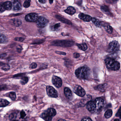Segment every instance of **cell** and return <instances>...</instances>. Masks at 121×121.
I'll use <instances>...</instances> for the list:
<instances>
[{"mask_svg":"<svg viewBox=\"0 0 121 121\" xmlns=\"http://www.w3.org/2000/svg\"><path fill=\"white\" fill-rule=\"evenodd\" d=\"M5 10H10L11 9L13 4L11 2L7 1L3 3Z\"/></svg>","mask_w":121,"mask_h":121,"instance_id":"d6986e66","label":"cell"},{"mask_svg":"<svg viewBox=\"0 0 121 121\" xmlns=\"http://www.w3.org/2000/svg\"><path fill=\"white\" fill-rule=\"evenodd\" d=\"M116 116L121 119V107L117 111V113L116 114Z\"/></svg>","mask_w":121,"mask_h":121,"instance_id":"e575fe53","label":"cell"},{"mask_svg":"<svg viewBox=\"0 0 121 121\" xmlns=\"http://www.w3.org/2000/svg\"><path fill=\"white\" fill-rule=\"evenodd\" d=\"M56 53L58 54L64 55H66V53H64V52H62V51H56Z\"/></svg>","mask_w":121,"mask_h":121,"instance_id":"b9f144b4","label":"cell"},{"mask_svg":"<svg viewBox=\"0 0 121 121\" xmlns=\"http://www.w3.org/2000/svg\"><path fill=\"white\" fill-rule=\"evenodd\" d=\"M101 9L102 11L107 14L110 13V11L108 7L106 6H103L101 7Z\"/></svg>","mask_w":121,"mask_h":121,"instance_id":"83f0119b","label":"cell"},{"mask_svg":"<svg viewBox=\"0 0 121 121\" xmlns=\"http://www.w3.org/2000/svg\"><path fill=\"white\" fill-rule=\"evenodd\" d=\"M120 45L117 41H114L110 43L108 47V51L110 53H115L119 50Z\"/></svg>","mask_w":121,"mask_h":121,"instance_id":"8992f818","label":"cell"},{"mask_svg":"<svg viewBox=\"0 0 121 121\" xmlns=\"http://www.w3.org/2000/svg\"><path fill=\"white\" fill-rule=\"evenodd\" d=\"M13 10L15 11H20L22 8L21 4L18 0H14L13 3Z\"/></svg>","mask_w":121,"mask_h":121,"instance_id":"7c38bea8","label":"cell"},{"mask_svg":"<svg viewBox=\"0 0 121 121\" xmlns=\"http://www.w3.org/2000/svg\"><path fill=\"white\" fill-rule=\"evenodd\" d=\"M73 57L75 58H78L80 57L79 54L77 53H74V54H73Z\"/></svg>","mask_w":121,"mask_h":121,"instance_id":"ab89813d","label":"cell"},{"mask_svg":"<svg viewBox=\"0 0 121 121\" xmlns=\"http://www.w3.org/2000/svg\"><path fill=\"white\" fill-rule=\"evenodd\" d=\"M91 21L96 26L98 27H101L103 26V25L102 22L100 21L98 19H96L95 18H92Z\"/></svg>","mask_w":121,"mask_h":121,"instance_id":"ac0fdd59","label":"cell"},{"mask_svg":"<svg viewBox=\"0 0 121 121\" xmlns=\"http://www.w3.org/2000/svg\"><path fill=\"white\" fill-rule=\"evenodd\" d=\"M75 74L77 77L81 79H89L91 73V70L87 66H84L77 69L75 71Z\"/></svg>","mask_w":121,"mask_h":121,"instance_id":"7a4b0ae2","label":"cell"},{"mask_svg":"<svg viewBox=\"0 0 121 121\" xmlns=\"http://www.w3.org/2000/svg\"><path fill=\"white\" fill-rule=\"evenodd\" d=\"M47 93L49 97L53 98H57L58 96V93L57 91L51 86H47L46 87Z\"/></svg>","mask_w":121,"mask_h":121,"instance_id":"52a82bcc","label":"cell"},{"mask_svg":"<svg viewBox=\"0 0 121 121\" xmlns=\"http://www.w3.org/2000/svg\"><path fill=\"white\" fill-rule=\"evenodd\" d=\"M44 42V40H36L35 42H34L33 44H40V43H42L43 42Z\"/></svg>","mask_w":121,"mask_h":121,"instance_id":"8d00e7d4","label":"cell"},{"mask_svg":"<svg viewBox=\"0 0 121 121\" xmlns=\"http://www.w3.org/2000/svg\"><path fill=\"white\" fill-rule=\"evenodd\" d=\"M5 10H6L5 8L3 3H0V13L4 12Z\"/></svg>","mask_w":121,"mask_h":121,"instance_id":"4dcf8cb0","label":"cell"},{"mask_svg":"<svg viewBox=\"0 0 121 121\" xmlns=\"http://www.w3.org/2000/svg\"><path fill=\"white\" fill-rule=\"evenodd\" d=\"M49 22V20L44 17H40L37 21V25L39 28H43L46 26Z\"/></svg>","mask_w":121,"mask_h":121,"instance_id":"9c48e42d","label":"cell"},{"mask_svg":"<svg viewBox=\"0 0 121 121\" xmlns=\"http://www.w3.org/2000/svg\"><path fill=\"white\" fill-rule=\"evenodd\" d=\"M9 102L7 100L3 99H0V107H4L8 106Z\"/></svg>","mask_w":121,"mask_h":121,"instance_id":"ffe728a7","label":"cell"},{"mask_svg":"<svg viewBox=\"0 0 121 121\" xmlns=\"http://www.w3.org/2000/svg\"><path fill=\"white\" fill-rule=\"evenodd\" d=\"M107 85L106 84H100L96 87L95 89L101 92H104L106 90Z\"/></svg>","mask_w":121,"mask_h":121,"instance_id":"9a60e30c","label":"cell"},{"mask_svg":"<svg viewBox=\"0 0 121 121\" xmlns=\"http://www.w3.org/2000/svg\"><path fill=\"white\" fill-rule=\"evenodd\" d=\"M60 23H58V24H56L53 26V31H55L57 30L59 27H60Z\"/></svg>","mask_w":121,"mask_h":121,"instance_id":"d6a6232c","label":"cell"},{"mask_svg":"<svg viewBox=\"0 0 121 121\" xmlns=\"http://www.w3.org/2000/svg\"><path fill=\"white\" fill-rule=\"evenodd\" d=\"M38 14L35 13H31L27 14L25 16V20L27 21L34 22L37 21L39 18Z\"/></svg>","mask_w":121,"mask_h":121,"instance_id":"30bf717a","label":"cell"},{"mask_svg":"<svg viewBox=\"0 0 121 121\" xmlns=\"http://www.w3.org/2000/svg\"><path fill=\"white\" fill-rule=\"evenodd\" d=\"M104 100L101 98H98L93 101H90L87 103L86 108L92 113H97L101 110L104 106Z\"/></svg>","mask_w":121,"mask_h":121,"instance_id":"6da1fadb","label":"cell"},{"mask_svg":"<svg viewBox=\"0 0 121 121\" xmlns=\"http://www.w3.org/2000/svg\"><path fill=\"white\" fill-rule=\"evenodd\" d=\"M26 114L25 113V112H24L23 110H22L20 112V116L22 118H24L26 116Z\"/></svg>","mask_w":121,"mask_h":121,"instance_id":"74e56055","label":"cell"},{"mask_svg":"<svg viewBox=\"0 0 121 121\" xmlns=\"http://www.w3.org/2000/svg\"><path fill=\"white\" fill-rule=\"evenodd\" d=\"M75 42L71 40H56L52 42L51 44L53 46L61 47H70L73 46Z\"/></svg>","mask_w":121,"mask_h":121,"instance_id":"5b68a950","label":"cell"},{"mask_svg":"<svg viewBox=\"0 0 121 121\" xmlns=\"http://www.w3.org/2000/svg\"><path fill=\"white\" fill-rule=\"evenodd\" d=\"M16 116H17V114L16 113H13L12 114H11L9 116V118L11 120H15V119L16 117Z\"/></svg>","mask_w":121,"mask_h":121,"instance_id":"f546056e","label":"cell"},{"mask_svg":"<svg viewBox=\"0 0 121 121\" xmlns=\"http://www.w3.org/2000/svg\"><path fill=\"white\" fill-rule=\"evenodd\" d=\"M25 40V38L23 37H17L15 38V40L16 41H20V42H22Z\"/></svg>","mask_w":121,"mask_h":121,"instance_id":"d590c367","label":"cell"},{"mask_svg":"<svg viewBox=\"0 0 121 121\" xmlns=\"http://www.w3.org/2000/svg\"><path fill=\"white\" fill-rule=\"evenodd\" d=\"M39 2L41 3H43V4H44V3L46 2V1L45 0H39Z\"/></svg>","mask_w":121,"mask_h":121,"instance_id":"f6af8a7d","label":"cell"},{"mask_svg":"<svg viewBox=\"0 0 121 121\" xmlns=\"http://www.w3.org/2000/svg\"><path fill=\"white\" fill-rule=\"evenodd\" d=\"M14 25L16 26H19L22 24V21L20 19L15 18L13 20Z\"/></svg>","mask_w":121,"mask_h":121,"instance_id":"603a6c76","label":"cell"},{"mask_svg":"<svg viewBox=\"0 0 121 121\" xmlns=\"http://www.w3.org/2000/svg\"><path fill=\"white\" fill-rule=\"evenodd\" d=\"M104 28L106 29V31L109 33L110 34L113 31V28L110 25H106L104 26Z\"/></svg>","mask_w":121,"mask_h":121,"instance_id":"484cf974","label":"cell"},{"mask_svg":"<svg viewBox=\"0 0 121 121\" xmlns=\"http://www.w3.org/2000/svg\"><path fill=\"white\" fill-rule=\"evenodd\" d=\"M79 18L86 22H90L91 21L92 18V17L90 15L84 14L82 13H81L79 14Z\"/></svg>","mask_w":121,"mask_h":121,"instance_id":"4fadbf2b","label":"cell"},{"mask_svg":"<svg viewBox=\"0 0 121 121\" xmlns=\"http://www.w3.org/2000/svg\"><path fill=\"white\" fill-rule=\"evenodd\" d=\"M73 91L76 95L80 97H83L86 94L85 91L83 88L78 85H76L73 88Z\"/></svg>","mask_w":121,"mask_h":121,"instance_id":"ba28073f","label":"cell"},{"mask_svg":"<svg viewBox=\"0 0 121 121\" xmlns=\"http://www.w3.org/2000/svg\"><path fill=\"white\" fill-rule=\"evenodd\" d=\"M30 2H31V0H27L25 1L23 3V7L26 8L28 7L30 5Z\"/></svg>","mask_w":121,"mask_h":121,"instance_id":"1f68e13d","label":"cell"},{"mask_svg":"<svg viewBox=\"0 0 121 121\" xmlns=\"http://www.w3.org/2000/svg\"><path fill=\"white\" fill-rule=\"evenodd\" d=\"M7 54L6 53H4L0 55V59H2L4 58L6 56H7Z\"/></svg>","mask_w":121,"mask_h":121,"instance_id":"f35d334b","label":"cell"},{"mask_svg":"<svg viewBox=\"0 0 121 121\" xmlns=\"http://www.w3.org/2000/svg\"><path fill=\"white\" fill-rule=\"evenodd\" d=\"M18 121V120H13V121Z\"/></svg>","mask_w":121,"mask_h":121,"instance_id":"f907efd6","label":"cell"},{"mask_svg":"<svg viewBox=\"0 0 121 121\" xmlns=\"http://www.w3.org/2000/svg\"><path fill=\"white\" fill-rule=\"evenodd\" d=\"M112 110L111 109H108L105 112L104 116L106 118L108 119L112 117Z\"/></svg>","mask_w":121,"mask_h":121,"instance_id":"cb8c5ba5","label":"cell"},{"mask_svg":"<svg viewBox=\"0 0 121 121\" xmlns=\"http://www.w3.org/2000/svg\"><path fill=\"white\" fill-rule=\"evenodd\" d=\"M52 82L56 87L60 88L62 85V82L61 79L58 76H53L52 77Z\"/></svg>","mask_w":121,"mask_h":121,"instance_id":"8fae6325","label":"cell"},{"mask_svg":"<svg viewBox=\"0 0 121 121\" xmlns=\"http://www.w3.org/2000/svg\"><path fill=\"white\" fill-rule=\"evenodd\" d=\"M8 97H9L13 101H15L16 99V94L15 92H10L8 94Z\"/></svg>","mask_w":121,"mask_h":121,"instance_id":"d4e9b609","label":"cell"},{"mask_svg":"<svg viewBox=\"0 0 121 121\" xmlns=\"http://www.w3.org/2000/svg\"><path fill=\"white\" fill-rule=\"evenodd\" d=\"M28 81V78L27 77H24L21 79L20 82L22 84H26Z\"/></svg>","mask_w":121,"mask_h":121,"instance_id":"4316f807","label":"cell"},{"mask_svg":"<svg viewBox=\"0 0 121 121\" xmlns=\"http://www.w3.org/2000/svg\"><path fill=\"white\" fill-rule=\"evenodd\" d=\"M114 121H120L119 120V119H115L114 120Z\"/></svg>","mask_w":121,"mask_h":121,"instance_id":"681fc988","label":"cell"},{"mask_svg":"<svg viewBox=\"0 0 121 121\" xmlns=\"http://www.w3.org/2000/svg\"><path fill=\"white\" fill-rule=\"evenodd\" d=\"M64 94L65 96L69 99H71L72 98V92L70 88L68 87H66L64 89Z\"/></svg>","mask_w":121,"mask_h":121,"instance_id":"5bb4252c","label":"cell"},{"mask_svg":"<svg viewBox=\"0 0 121 121\" xmlns=\"http://www.w3.org/2000/svg\"><path fill=\"white\" fill-rule=\"evenodd\" d=\"M6 87V86L5 85H0V91L5 89Z\"/></svg>","mask_w":121,"mask_h":121,"instance_id":"7bdbcfd3","label":"cell"},{"mask_svg":"<svg viewBox=\"0 0 121 121\" xmlns=\"http://www.w3.org/2000/svg\"><path fill=\"white\" fill-rule=\"evenodd\" d=\"M105 62L106 66L108 69L117 71L120 68V63L113 58H108L106 59Z\"/></svg>","mask_w":121,"mask_h":121,"instance_id":"3957f363","label":"cell"},{"mask_svg":"<svg viewBox=\"0 0 121 121\" xmlns=\"http://www.w3.org/2000/svg\"><path fill=\"white\" fill-rule=\"evenodd\" d=\"M81 121H93L89 117H86V118H83Z\"/></svg>","mask_w":121,"mask_h":121,"instance_id":"60d3db41","label":"cell"},{"mask_svg":"<svg viewBox=\"0 0 121 121\" xmlns=\"http://www.w3.org/2000/svg\"><path fill=\"white\" fill-rule=\"evenodd\" d=\"M58 121H68L62 119H60L59 120H58Z\"/></svg>","mask_w":121,"mask_h":121,"instance_id":"bcb514c9","label":"cell"},{"mask_svg":"<svg viewBox=\"0 0 121 121\" xmlns=\"http://www.w3.org/2000/svg\"><path fill=\"white\" fill-rule=\"evenodd\" d=\"M37 67V65L36 63H32V64L30 65L29 68H30L32 69H34L36 68Z\"/></svg>","mask_w":121,"mask_h":121,"instance_id":"836d02e7","label":"cell"},{"mask_svg":"<svg viewBox=\"0 0 121 121\" xmlns=\"http://www.w3.org/2000/svg\"><path fill=\"white\" fill-rule=\"evenodd\" d=\"M7 42V37L3 35L0 34V43H6Z\"/></svg>","mask_w":121,"mask_h":121,"instance_id":"7402d4cb","label":"cell"},{"mask_svg":"<svg viewBox=\"0 0 121 121\" xmlns=\"http://www.w3.org/2000/svg\"><path fill=\"white\" fill-rule=\"evenodd\" d=\"M56 17L57 19L60 21H61L63 23L67 24L69 25H72V24L71 22V21L68 20L67 19H66V18H62L61 16L59 15H56Z\"/></svg>","mask_w":121,"mask_h":121,"instance_id":"2e32d148","label":"cell"},{"mask_svg":"<svg viewBox=\"0 0 121 121\" xmlns=\"http://www.w3.org/2000/svg\"><path fill=\"white\" fill-rule=\"evenodd\" d=\"M56 110L53 108L49 109L43 112L40 117L45 121H51L53 117L56 115Z\"/></svg>","mask_w":121,"mask_h":121,"instance_id":"277c9868","label":"cell"},{"mask_svg":"<svg viewBox=\"0 0 121 121\" xmlns=\"http://www.w3.org/2000/svg\"><path fill=\"white\" fill-rule=\"evenodd\" d=\"M4 64L2 62H0V66H3Z\"/></svg>","mask_w":121,"mask_h":121,"instance_id":"7dc6e473","label":"cell"},{"mask_svg":"<svg viewBox=\"0 0 121 121\" xmlns=\"http://www.w3.org/2000/svg\"><path fill=\"white\" fill-rule=\"evenodd\" d=\"M64 12L67 14L70 15H72L75 13L76 10L75 9L72 7H68L66 9L64 10Z\"/></svg>","mask_w":121,"mask_h":121,"instance_id":"e0dca14e","label":"cell"},{"mask_svg":"<svg viewBox=\"0 0 121 121\" xmlns=\"http://www.w3.org/2000/svg\"><path fill=\"white\" fill-rule=\"evenodd\" d=\"M77 46L79 49L82 51H85L88 48V47L85 43H82V44H77Z\"/></svg>","mask_w":121,"mask_h":121,"instance_id":"44dd1931","label":"cell"},{"mask_svg":"<svg viewBox=\"0 0 121 121\" xmlns=\"http://www.w3.org/2000/svg\"><path fill=\"white\" fill-rule=\"evenodd\" d=\"M53 0H49V2H50V4H51L52 3H53Z\"/></svg>","mask_w":121,"mask_h":121,"instance_id":"c3c4849f","label":"cell"},{"mask_svg":"<svg viewBox=\"0 0 121 121\" xmlns=\"http://www.w3.org/2000/svg\"><path fill=\"white\" fill-rule=\"evenodd\" d=\"M16 49H17V51H18V52H20L21 51H22V47L20 46H18L17 47Z\"/></svg>","mask_w":121,"mask_h":121,"instance_id":"ee69618b","label":"cell"},{"mask_svg":"<svg viewBox=\"0 0 121 121\" xmlns=\"http://www.w3.org/2000/svg\"><path fill=\"white\" fill-rule=\"evenodd\" d=\"M10 66H9V65L7 64H4L3 66L2 69L4 70L5 71H8V70L10 69Z\"/></svg>","mask_w":121,"mask_h":121,"instance_id":"f1b7e54d","label":"cell"}]
</instances>
